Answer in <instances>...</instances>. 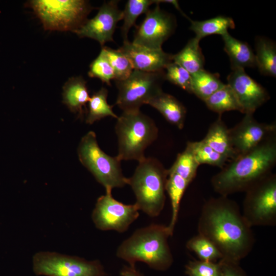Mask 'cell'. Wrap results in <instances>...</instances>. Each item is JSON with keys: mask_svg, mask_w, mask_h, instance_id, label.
<instances>
[{"mask_svg": "<svg viewBox=\"0 0 276 276\" xmlns=\"http://www.w3.org/2000/svg\"><path fill=\"white\" fill-rule=\"evenodd\" d=\"M198 234L209 240L222 259L240 262L252 250L255 237L238 204L227 196L212 198L203 205Z\"/></svg>", "mask_w": 276, "mask_h": 276, "instance_id": "obj_1", "label": "cell"}, {"mask_svg": "<svg viewBox=\"0 0 276 276\" xmlns=\"http://www.w3.org/2000/svg\"><path fill=\"white\" fill-rule=\"evenodd\" d=\"M276 164V135L250 151L232 159L211 179L214 190L221 196L245 192L272 173Z\"/></svg>", "mask_w": 276, "mask_h": 276, "instance_id": "obj_2", "label": "cell"}, {"mask_svg": "<svg viewBox=\"0 0 276 276\" xmlns=\"http://www.w3.org/2000/svg\"><path fill=\"white\" fill-rule=\"evenodd\" d=\"M170 236L168 226L162 224H152L137 229L120 245L117 256L132 267L141 262L154 270H167L173 262L168 242Z\"/></svg>", "mask_w": 276, "mask_h": 276, "instance_id": "obj_3", "label": "cell"}, {"mask_svg": "<svg viewBox=\"0 0 276 276\" xmlns=\"http://www.w3.org/2000/svg\"><path fill=\"white\" fill-rule=\"evenodd\" d=\"M168 170L157 159L145 157L139 162L133 175L127 178L139 210L150 217L158 216L165 203Z\"/></svg>", "mask_w": 276, "mask_h": 276, "instance_id": "obj_4", "label": "cell"}, {"mask_svg": "<svg viewBox=\"0 0 276 276\" xmlns=\"http://www.w3.org/2000/svg\"><path fill=\"white\" fill-rule=\"evenodd\" d=\"M115 130L118 141L117 157L120 161L139 162L145 158V149L156 140L158 132L153 120L140 110L123 112L117 119Z\"/></svg>", "mask_w": 276, "mask_h": 276, "instance_id": "obj_5", "label": "cell"}, {"mask_svg": "<svg viewBox=\"0 0 276 276\" xmlns=\"http://www.w3.org/2000/svg\"><path fill=\"white\" fill-rule=\"evenodd\" d=\"M26 5L34 10L45 30L73 32L85 24L94 9L84 0H32Z\"/></svg>", "mask_w": 276, "mask_h": 276, "instance_id": "obj_6", "label": "cell"}, {"mask_svg": "<svg viewBox=\"0 0 276 276\" xmlns=\"http://www.w3.org/2000/svg\"><path fill=\"white\" fill-rule=\"evenodd\" d=\"M81 163L105 189L112 190L127 185L123 174L120 160L105 153L99 146L96 133L90 131L81 140L78 147Z\"/></svg>", "mask_w": 276, "mask_h": 276, "instance_id": "obj_7", "label": "cell"}, {"mask_svg": "<svg viewBox=\"0 0 276 276\" xmlns=\"http://www.w3.org/2000/svg\"><path fill=\"white\" fill-rule=\"evenodd\" d=\"M165 70L147 72L134 70L126 79L115 81L118 90L116 104L123 112L140 111V107L163 91Z\"/></svg>", "mask_w": 276, "mask_h": 276, "instance_id": "obj_8", "label": "cell"}, {"mask_svg": "<svg viewBox=\"0 0 276 276\" xmlns=\"http://www.w3.org/2000/svg\"><path fill=\"white\" fill-rule=\"evenodd\" d=\"M32 269L36 275L106 276L101 262L88 261L75 256L54 251H40L32 258Z\"/></svg>", "mask_w": 276, "mask_h": 276, "instance_id": "obj_9", "label": "cell"}, {"mask_svg": "<svg viewBox=\"0 0 276 276\" xmlns=\"http://www.w3.org/2000/svg\"><path fill=\"white\" fill-rule=\"evenodd\" d=\"M242 215L250 227L276 224V175L271 173L245 192Z\"/></svg>", "mask_w": 276, "mask_h": 276, "instance_id": "obj_10", "label": "cell"}, {"mask_svg": "<svg viewBox=\"0 0 276 276\" xmlns=\"http://www.w3.org/2000/svg\"><path fill=\"white\" fill-rule=\"evenodd\" d=\"M105 194L98 198L92 214V220L101 231L126 232L139 216L137 205L125 204L115 199L111 190L106 189Z\"/></svg>", "mask_w": 276, "mask_h": 276, "instance_id": "obj_11", "label": "cell"}, {"mask_svg": "<svg viewBox=\"0 0 276 276\" xmlns=\"http://www.w3.org/2000/svg\"><path fill=\"white\" fill-rule=\"evenodd\" d=\"M149 9L137 27L132 43L151 49H161L163 44L174 33L176 28L175 17L163 10L159 4Z\"/></svg>", "mask_w": 276, "mask_h": 276, "instance_id": "obj_12", "label": "cell"}, {"mask_svg": "<svg viewBox=\"0 0 276 276\" xmlns=\"http://www.w3.org/2000/svg\"><path fill=\"white\" fill-rule=\"evenodd\" d=\"M229 133L236 157L276 135V125L274 123H260L255 119L254 114H245L240 122L229 129Z\"/></svg>", "mask_w": 276, "mask_h": 276, "instance_id": "obj_13", "label": "cell"}, {"mask_svg": "<svg viewBox=\"0 0 276 276\" xmlns=\"http://www.w3.org/2000/svg\"><path fill=\"white\" fill-rule=\"evenodd\" d=\"M119 2L117 0L104 2L96 16L88 19L74 33L80 38L88 37L97 41L102 47L107 42L113 41L117 24L123 17V10L118 6Z\"/></svg>", "mask_w": 276, "mask_h": 276, "instance_id": "obj_14", "label": "cell"}, {"mask_svg": "<svg viewBox=\"0 0 276 276\" xmlns=\"http://www.w3.org/2000/svg\"><path fill=\"white\" fill-rule=\"evenodd\" d=\"M227 81L242 108V113L254 114L270 98L266 89L248 76L244 69L232 70Z\"/></svg>", "mask_w": 276, "mask_h": 276, "instance_id": "obj_15", "label": "cell"}, {"mask_svg": "<svg viewBox=\"0 0 276 276\" xmlns=\"http://www.w3.org/2000/svg\"><path fill=\"white\" fill-rule=\"evenodd\" d=\"M130 60L134 70L153 72L165 70L173 61V54L161 49H151L134 44L129 40L123 42L118 49Z\"/></svg>", "mask_w": 276, "mask_h": 276, "instance_id": "obj_16", "label": "cell"}, {"mask_svg": "<svg viewBox=\"0 0 276 276\" xmlns=\"http://www.w3.org/2000/svg\"><path fill=\"white\" fill-rule=\"evenodd\" d=\"M63 103L73 112L82 118L90 96L86 82L82 76L69 78L63 86Z\"/></svg>", "mask_w": 276, "mask_h": 276, "instance_id": "obj_17", "label": "cell"}, {"mask_svg": "<svg viewBox=\"0 0 276 276\" xmlns=\"http://www.w3.org/2000/svg\"><path fill=\"white\" fill-rule=\"evenodd\" d=\"M147 104L158 110L168 122L178 129L183 128L186 109L174 96L163 91L149 101Z\"/></svg>", "mask_w": 276, "mask_h": 276, "instance_id": "obj_18", "label": "cell"}, {"mask_svg": "<svg viewBox=\"0 0 276 276\" xmlns=\"http://www.w3.org/2000/svg\"><path fill=\"white\" fill-rule=\"evenodd\" d=\"M221 36L224 42V50L229 58L232 70L256 66L255 54L246 42L233 37L228 32Z\"/></svg>", "mask_w": 276, "mask_h": 276, "instance_id": "obj_19", "label": "cell"}, {"mask_svg": "<svg viewBox=\"0 0 276 276\" xmlns=\"http://www.w3.org/2000/svg\"><path fill=\"white\" fill-rule=\"evenodd\" d=\"M202 141L228 159L230 158L232 160L235 158L229 129L222 120L221 114H219L218 118L210 125Z\"/></svg>", "mask_w": 276, "mask_h": 276, "instance_id": "obj_20", "label": "cell"}, {"mask_svg": "<svg viewBox=\"0 0 276 276\" xmlns=\"http://www.w3.org/2000/svg\"><path fill=\"white\" fill-rule=\"evenodd\" d=\"M195 37L189 40L179 52L173 55V61L179 64L191 75L204 69V57Z\"/></svg>", "mask_w": 276, "mask_h": 276, "instance_id": "obj_21", "label": "cell"}, {"mask_svg": "<svg viewBox=\"0 0 276 276\" xmlns=\"http://www.w3.org/2000/svg\"><path fill=\"white\" fill-rule=\"evenodd\" d=\"M256 66L264 76H276V46L272 41L263 37L256 39Z\"/></svg>", "mask_w": 276, "mask_h": 276, "instance_id": "obj_22", "label": "cell"}, {"mask_svg": "<svg viewBox=\"0 0 276 276\" xmlns=\"http://www.w3.org/2000/svg\"><path fill=\"white\" fill-rule=\"evenodd\" d=\"M190 29L195 33V38L200 40L203 38L214 34L222 35L229 29H234V20L229 17L217 16L202 21L191 20Z\"/></svg>", "mask_w": 276, "mask_h": 276, "instance_id": "obj_23", "label": "cell"}, {"mask_svg": "<svg viewBox=\"0 0 276 276\" xmlns=\"http://www.w3.org/2000/svg\"><path fill=\"white\" fill-rule=\"evenodd\" d=\"M224 84L217 74L204 69L191 75L192 93L203 102Z\"/></svg>", "mask_w": 276, "mask_h": 276, "instance_id": "obj_24", "label": "cell"}, {"mask_svg": "<svg viewBox=\"0 0 276 276\" xmlns=\"http://www.w3.org/2000/svg\"><path fill=\"white\" fill-rule=\"evenodd\" d=\"M168 177L165 189L170 199L172 215L170 222L167 226L172 236L177 220L180 201L190 183L175 173L168 174Z\"/></svg>", "mask_w": 276, "mask_h": 276, "instance_id": "obj_25", "label": "cell"}, {"mask_svg": "<svg viewBox=\"0 0 276 276\" xmlns=\"http://www.w3.org/2000/svg\"><path fill=\"white\" fill-rule=\"evenodd\" d=\"M204 102L209 109L221 115L225 111L232 110L242 112L233 90L227 84H225Z\"/></svg>", "mask_w": 276, "mask_h": 276, "instance_id": "obj_26", "label": "cell"}, {"mask_svg": "<svg viewBox=\"0 0 276 276\" xmlns=\"http://www.w3.org/2000/svg\"><path fill=\"white\" fill-rule=\"evenodd\" d=\"M108 90L101 87L97 91L94 92L88 102V111L86 119V123L93 124L107 117L118 119L113 111V105H110L107 101Z\"/></svg>", "mask_w": 276, "mask_h": 276, "instance_id": "obj_27", "label": "cell"}, {"mask_svg": "<svg viewBox=\"0 0 276 276\" xmlns=\"http://www.w3.org/2000/svg\"><path fill=\"white\" fill-rule=\"evenodd\" d=\"M155 4V0H128L123 10V24L121 28L123 42L128 41V35L138 17L146 13L150 6Z\"/></svg>", "mask_w": 276, "mask_h": 276, "instance_id": "obj_28", "label": "cell"}, {"mask_svg": "<svg viewBox=\"0 0 276 276\" xmlns=\"http://www.w3.org/2000/svg\"><path fill=\"white\" fill-rule=\"evenodd\" d=\"M199 166L187 143L185 150L178 153L174 164L168 169V173L177 174L190 183L195 177Z\"/></svg>", "mask_w": 276, "mask_h": 276, "instance_id": "obj_29", "label": "cell"}, {"mask_svg": "<svg viewBox=\"0 0 276 276\" xmlns=\"http://www.w3.org/2000/svg\"><path fill=\"white\" fill-rule=\"evenodd\" d=\"M186 247L194 252L201 261L217 262L222 259L216 247L207 238L198 234L187 241Z\"/></svg>", "mask_w": 276, "mask_h": 276, "instance_id": "obj_30", "label": "cell"}, {"mask_svg": "<svg viewBox=\"0 0 276 276\" xmlns=\"http://www.w3.org/2000/svg\"><path fill=\"white\" fill-rule=\"evenodd\" d=\"M194 157L200 165L208 164L222 168L228 159L219 153L205 144L202 140L195 142H188Z\"/></svg>", "mask_w": 276, "mask_h": 276, "instance_id": "obj_31", "label": "cell"}, {"mask_svg": "<svg viewBox=\"0 0 276 276\" xmlns=\"http://www.w3.org/2000/svg\"><path fill=\"white\" fill-rule=\"evenodd\" d=\"M101 50L104 52L114 74V81L126 79L134 70L129 59L119 49H112L103 46Z\"/></svg>", "mask_w": 276, "mask_h": 276, "instance_id": "obj_32", "label": "cell"}, {"mask_svg": "<svg viewBox=\"0 0 276 276\" xmlns=\"http://www.w3.org/2000/svg\"><path fill=\"white\" fill-rule=\"evenodd\" d=\"M88 75L90 78L99 79L109 86L111 85V80H114L113 70L102 50L90 63Z\"/></svg>", "mask_w": 276, "mask_h": 276, "instance_id": "obj_33", "label": "cell"}, {"mask_svg": "<svg viewBox=\"0 0 276 276\" xmlns=\"http://www.w3.org/2000/svg\"><path fill=\"white\" fill-rule=\"evenodd\" d=\"M165 80L177 85L189 93L191 91V74L173 61L165 68Z\"/></svg>", "mask_w": 276, "mask_h": 276, "instance_id": "obj_34", "label": "cell"}, {"mask_svg": "<svg viewBox=\"0 0 276 276\" xmlns=\"http://www.w3.org/2000/svg\"><path fill=\"white\" fill-rule=\"evenodd\" d=\"M220 271L219 261H190L185 266L187 276H220Z\"/></svg>", "mask_w": 276, "mask_h": 276, "instance_id": "obj_35", "label": "cell"}, {"mask_svg": "<svg viewBox=\"0 0 276 276\" xmlns=\"http://www.w3.org/2000/svg\"><path fill=\"white\" fill-rule=\"evenodd\" d=\"M220 276H247L245 271L240 266L239 262L221 259Z\"/></svg>", "mask_w": 276, "mask_h": 276, "instance_id": "obj_36", "label": "cell"}, {"mask_svg": "<svg viewBox=\"0 0 276 276\" xmlns=\"http://www.w3.org/2000/svg\"><path fill=\"white\" fill-rule=\"evenodd\" d=\"M120 276H144L137 271L135 267L124 266L120 272Z\"/></svg>", "mask_w": 276, "mask_h": 276, "instance_id": "obj_37", "label": "cell"}, {"mask_svg": "<svg viewBox=\"0 0 276 276\" xmlns=\"http://www.w3.org/2000/svg\"><path fill=\"white\" fill-rule=\"evenodd\" d=\"M155 4H159L160 3H168L172 5L183 16L188 19L190 21L191 20L188 17L186 14L181 9L178 2L175 0H155Z\"/></svg>", "mask_w": 276, "mask_h": 276, "instance_id": "obj_38", "label": "cell"}]
</instances>
